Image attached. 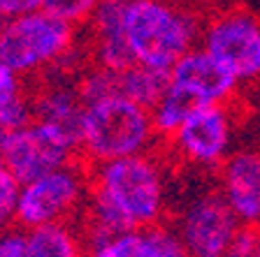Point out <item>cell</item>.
<instances>
[{
	"instance_id": "obj_1",
	"label": "cell",
	"mask_w": 260,
	"mask_h": 257,
	"mask_svg": "<svg viewBox=\"0 0 260 257\" xmlns=\"http://www.w3.org/2000/svg\"><path fill=\"white\" fill-rule=\"evenodd\" d=\"M168 209V165L151 151L91 165V197L79 225L88 246L119 232L158 227Z\"/></svg>"
},
{
	"instance_id": "obj_2",
	"label": "cell",
	"mask_w": 260,
	"mask_h": 257,
	"mask_svg": "<svg viewBox=\"0 0 260 257\" xmlns=\"http://www.w3.org/2000/svg\"><path fill=\"white\" fill-rule=\"evenodd\" d=\"M202 14L179 0H128L125 40L133 63L170 72L190 49L200 47Z\"/></svg>"
},
{
	"instance_id": "obj_3",
	"label": "cell",
	"mask_w": 260,
	"mask_h": 257,
	"mask_svg": "<svg viewBox=\"0 0 260 257\" xmlns=\"http://www.w3.org/2000/svg\"><path fill=\"white\" fill-rule=\"evenodd\" d=\"M156 144L158 134L146 107L119 93L86 102L79 130V158L86 165L151 153Z\"/></svg>"
},
{
	"instance_id": "obj_4",
	"label": "cell",
	"mask_w": 260,
	"mask_h": 257,
	"mask_svg": "<svg viewBox=\"0 0 260 257\" xmlns=\"http://www.w3.org/2000/svg\"><path fill=\"white\" fill-rule=\"evenodd\" d=\"M79 42V28L38 10L16 16L0 28V63L23 79H40Z\"/></svg>"
},
{
	"instance_id": "obj_5",
	"label": "cell",
	"mask_w": 260,
	"mask_h": 257,
	"mask_svg": "<svg viewBox=\"0 0 260 257\" xmlns=\"http://www.w3.org/2000/svg\"><path fill=\"white\" fill-rule=\"evenodd\" d=\"M91 197V165L75 158L42 176L21 183L16 227L35 230L56 223H79Z\"/></svg>"
},
{
	"instance_id": "obj_6",
	"label": "cell",
	"mask_w": 260,
	"mask_h": 257,
	"mask_svg": "<svg viewBox=\"0 0 260 257\" xmlns=\"http://www.w3.org/2000/svg\"><path fill=\"white\" fill-rule=\"evenodd\" d=\"M200 47L218 60L239 86L260 84V14L225 5L202 19Z\"/></svg>"
},
{
	"instance_id": "obj_7",
	"label": "cell",
	"mask_w": 260,
	"mask_h": 257,
	"mask_svg": "<svg viewBox=\"0 0 260 257\" xmlns=\"http://www.w3.org/2000/svg\"><path fill=\"white\" fill-rule=\"evenodd\" d=\"M242 223L218 188H195L181 199L174 213V236L188 257H225Z\"/></svg>"
},
{
	"instance_id": "obj_8",
	"label": "cell",
	"mask_w": 260,
	"mask_h": 257,
	"mask_svg": "<svg viewBox=\"0 0 260 257\" xmlns=\"http://www.w3.org/2000/svg\"><path fill=\"white\" fill-rule=\"evenodd\" d=\"M170 153L193 169H218L237 144V118L230 104L198 107L168 139Z\"/></svg>"
},
{
	"instance_id": "obj_9",
	"label": "cell",
	"mask_w": 260,
	"mask_h": 257,
	"mask_svg": "<svg viewBox=\"0 0 260 257\" xmlns=\"http://www.w3.org/2000/svg\"><path fill=\"white\" fill-rule=\"evenodd\" d=\"M0 156L12 174L19 178V183H28L79 158V149L77 141L60 130L32 121L0 149Z\"/></svg>"
},
{
	"instance_id": "obj_10",
	"label": "cell",
	"mask_w": 260,
	"mask_h": 257,
	"mask_svg": "<svg viewBox=\"0 0 260 257\" xmlns=\"http://www.w3.org/2000/svg\"><path fill=\"white\" fill-rule=\"evenodd\" d=\"M168 86L193 107L228 104L239 91V81L202 47L190 49L168 72Z\"/></svg>"
},
{
	"instance_id": "obj_11",
	"label": "cell",
	"mask_w": 260,
	"mask_h": 257,
	"mask_svg": "<svg viewBox=\"0 0 260 257\" xmlns=\"http://www.w3.org/2000/svg\"><path fill=\"white\" fill-rule=\"evenodd\" d=\"M218 193L242 227L260 230V149H237L218 167Z\"/></svg>"
},
{
	"instance_id": "obj_12",
	"label": "cell",
	"mask_w": 260,
	"mask_h": 257,
	"mask_svg": "<svg viewBox=\"0 0 260 257\" xmlns=\"http://www.w3.org/2000/svg\"><path fill=\"white\" fill-rule=\"evenodd\" d=\"M125 10L128 0H103L86 21L84 47L88 51L91 65L116 72L133 65L125 40Z\"/></svg>"
},
{
	"instance_id": "obj_13",
	"label": "cell",
	"mask_w": 260,
	"mask_h": 257,
	"mask_svg": "<svg viewBox=\"0 0 260 257\" xmlns=\"http://www.w3.org/2000/svg\"><path fill=\"white\" fill-rule=\"evenodd\" d=\"M32 116L40 123L60 130L70 139L77 141L79 149V130L86 102L79 93L77 79L58 75H44L38 79V88L30 93Z\"/></svg>"
},
{
	"instance_id": "obj_14",
	"label": "cell",
	"mask_w": 260,
	"mask_h": 257,
	"mask_svg": "<svg viewBox=\"0 0 260 257\" xmlns=\"http://www.w3.org/2000/svg\"><path fill=\"white\" fill-rule=\"evenodd\" d=\"M181 250L172 230L149 227V230H130L91 241L86 257H170Z\"/></svg>"
},
{
	"instance_id": "obj_15",
	"label": "cell",
	"mask_w": 260,
	"mask_h": 257,
	"mask_svg": "<svg viewBox=\"0 0 260 257\" xmlns=\"http://www.w3.org/2000/svg\"><path fill=\"white\" fill-rule=\"evenodd\" d=\"M26 232V257H86V236L79 223H56Z\"/></svg>"
},
{
	"instance_id": "obj_16",
	"label": "cell",
	"mask_w": 260,
	"mask_h": 257,
	"mask_svg": "<svg viewBox=\"0 0 260 257\" xmlns=\"http://www.w3.org/2000/svg\"><path fill=\"white\" fill-rule=\"evenodd\" d=\"M165 88H168V72L162 70L133 63L130 67L116 72V93L146 109L156 104Z\"/></svg>"
},
{
	"instance_id": "obj_17",
	"label": "cell",
	"mask_w": 260,
	"mask_h": 257,
	"mask_svg": "<svg viewBox=\"0 0 260 257\" xmlns=\"http://www.w3.org/2000/svg\"><path fill=\"white\" fill-rule=\"evenodd\" d=\"M198 107H193L184 95H179L177 91L172 88H165L158 102L153 104L149 112H151V121H153V128H156L158 139H165L168 141L174 132L179 130V125L184 123L186 118L195 112Z\"/></svg>"
},
{
	"instance_id": "obj_18",
	"label": "cell",
	"mask_w": 260,
	"mask_h": 257,
	"mask_svg": "<svg viewBox=\"0 0 260 257\" xmlns=\"http://www.w3.org/2000/svg\"><path fill=\"white\" fill-rule=\"evenodd\" d=\"M32 121H35V116H32L30 91L23 93V95L0 100V149H3L19 130L30 125Z\"/></svg>"
},
{
	"instance_id": "obj_19",
	"label": "cell",
	"mask_w": 260,
	"mask_h": 257,
	"mask_svg": "<svg viewBox=\"0 0 260 257\" xmlns=\"http://www.w3.org/2000/svg\"><path fill=\"white\" fill-rule=\"evenodd\" d=\"M103 0H44L42 10L54 14L56 19L70 23L75 28L86 26V21L93 16Z\"/></svg>"
},
{
	"instance_id": "obj_20",
	"label": "cell",
	"mask_w": 260,
	"mask_h": 257,
	"mask_svg": "<svg viewBox=\"0 0 260 257\" xmlns=\"http://www.w3.org/2000/svg\"><path fill=\"white\" fill-rule=\"evenodd\" d=\"M21 183L10 171L0 156V232L16 227V204H19Z\"/></svg>"
},
{
	"instance_id": "obj_21",
	"label": "cell",
	"mask_w": 260,
	"mask_h": 257,
	"mask_svg": "<svg viewBox=\"0 0 260 257\" xmlns=\"http://www.w3.org/2000/svg\"><path fill=\"white\" fill-rule=\"evenodd\" d=\"M0 257H26V232L21 227L0 232Z\"/></svg>"
},
{
	"instance_id": "obj_22",
	"label": "cell",
	"mask_w": 260,
	"mask_h": 257,
	"mask_svg": "<svg viewBox=\"0 0 260 257\" xmlns=\"http://www.w3.org/2000/svg\"><path fill=\"white\" fill-rule=\"evenodd\" d=\"M44 0H0V28L16 16L42 10Z\"/></svg>"
},
{
	"instance_id": "obj_23",
	"label": "cell",
	"mask_w": 260,
	"mask_h": 257,
	"mask_svg": "<svg viewBox=\"0 0 260 257\" xmlns=\"http://www.w3.org/2000/svg\"><path fill=\"white\" fill-rule=\"evenodd\" d=\"M23 93H28L26 79L21 75H16L12 67H7L5 63H0V100L23 95Z\"/></svg>"
},
{
	"instance_id": "obj_24",
	"label": "cell",
	"mask_w": 260,
	"mask_h": 257,
	"mask_svg": "<svg viewBox=\"0 0 260 257\" xmlns=\"http://www.w3.org/2000/svg\"><path fill=\"white\" fill-rule=\"evenodd\" d=\"M255 227H242L230 243L225 257H255Z\"/></svg>"
},
{
	"instance_id": "obj_25",
	"label": "cell",
	"mask_w": 260,
	"mask_h": 257,
	"mask_svg": "<svg viewBox=\"0 0 260 257\" xmlns=\"http://www.w3.org/2000/svg\"><path fill=\"white\" fill-rule=\"evenodd\" d=\"M179 3H184V5H188L190 10H195V12H216V10H221V7H225L230 0H179Z\"/></svg>"
},
{
	"instance_id": "obj_26",
	"label": "cell",
	"mask_w": 260,
	"mask_h": 257,
	"mask_svg": "<svg viewBox=\"0 0 260 257\" xmlns=\"http://www.w3.org/2000/svg\"><path fill=\"white\" fill-rule=\"evenodd\" d=\"M255 257H260V230L255 232Z\"/></svg>"
},
{
	"instance_id": "obj_27",
	"label": "cell",
	"mask_w": 260,
	"mask_h": 257,
	"mask_svg": "<svg viewBox=\"0 0 260 257\" xmlns=\"http://www.w3.org/2000/svg\"><path fill=\"white\" fill-rule=\"evenodd\" d=\"M170 257H188V255H186L184 250H177V252H172V255H170Z\"/></svg>"
}]
</instances>
